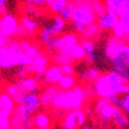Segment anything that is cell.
<instances>
[{
  "label": "cell",
  "instance_id": "obj_12",
  "mask_svg": "<svg viewBox=\"0 0 129 129\" xmlns=\"http://www.w3.org/2000/svg\"><path fill=\"white\" fill-rule=\"evenodd\" d=\"M77 122V110L66 113L61 119L60 129H78Z\"/></svg>",
  "mask_w": 129,
  "mask_h": 129
},
{
  "label": "cell",
  "instance_id": "obj_13",
  "mask_svg": "<svg viewBox=\"0 0 129 129\" xmlns=\"http://www.w3.org/2000/svg\"><path fill=\"white\" fill-rule=\"evenodd\" d=\"M4 91L15 102V104H17V102L26 93V92H24V91L21 89V87L18 85L17 82L7 84V85L4 87Z\"/></svg>",
  "mask_w": 129,
  "mask_h": 129
},
{
  "label": "cell",
  "instance_id": "obj_20",
  "mask_svg": "<svg viewBox=\"0 0 129 129\" xmlns=\"http://www.w3.org/2000/svg\"><path fill=\"white\" fill-rule=\"evenodd\" d=\"M81 129H92V128H91L89 125H84V126L81 127Z\"/></svg>",
  "mask_w": 129,
  "mask_h": 129
},
{
  "label": "cell",
  "instance_id": "obj_18",
  "mask_svg": "<svg viewBox=\"0 0 129 129\" xmlns=\"http://www.w3.org/2000/svg\"><path fill=\"white\" fill-rule=\"evenodd\" d=\"M113 15L115 17V19L118 23H120L124 18V14L121 12V10H113Z\"/></svg>",
  "mask_w": 129,
  "mask_h": 129
},
{
  "label": "cell",
  "instance_id": "obj_15",
  "mask_svg": "<svg viewBox=\"0 0 129 129\" xmlns=\"http://www.w3.org/2000/svg\"><path fill=\"white\" fill-rule=\"evenodd\" d=\"M0 129H11L10 128V115L0 112Z\"/></svg>",
  "mask_w": 129,
  "mask_h": 129
},
{
  "label": "cell",
  "instance_id": "obj_10",
  "mask_svg": "<svg viewBox=\"0 0 129 129\" xmlns=\"http://www.w3.org/2000/svg\"><path fill=\"white\" fill-rule=\"evenodd\" d=\"M15 102L5 92H0V112L6 113L8 115H11L15 109Z\"/></svg>",
  "mask_w": 129,
  "mask_h": 129
},
{
  "label": "cell",
  "instance_id": "obj_19",
  "mask_svg": "<svg viewBox=\"0 0 129 129\" xmlns=\"http://www.w3.org/2000/svg\"><path fill=\"white\" fill-rule=\"evenodd\" d=\"M7 4V0H0V7L1 8H5Z\"/></svg>",
  "mask_w": 129,
  "mask_h": 129
},
{
  "label": "cell",
  "instance_id": "obj_11",
  "mask_svg": "<svg viewBox=\"0 0 129 129\" xmlns=\"http://www.w3.org/2000/svg\"><path fill=\"white\" fill-rule=\"evenodd\" d=\"M112 122L117 128L124 129L129 126V117L119 107L115 106V112H114V116H113Z\"/></svg>",
  "mask_w": 129,
  "mask_h": 129
},
{
  "label": "cell",
  "instance_id": "obj_17",
  "mask_svg": "<svg viewBox=\"0 0 129 129\" xmlns=\"http://www.w3.org/2000/svg\"><path fill=\"white\" fill-rule=\"evenodd\" d=\"M87 120V116L85 115V113L82 109H79L77 110V122H78V126L79 127H82L85 125Z\"/></svg>",
  "mask_w": 129,
  "mask_h": 129
},
{
  "label": "cell",
  "instance_id": "obj_24",
  "mask_svg": "<svg viewBox=\"0 0 129 129\" xmlns=\"http://www.w3.org/2000/svg\"><path fill=\"white\" fill-rule=\"evenodd\" d=\"M34 129H38V128H34Z\"/></svg>",
  "mask_w": 129,
  "mask_h": 129
},
{
  "label": "cell",
  "instance_id": "obj_4",
  "mask_svg": "<svg viewBox=\"0 0 129 129\" xmlns=\"http://www.w3.org/2000/svg\"><path fill=\"white\" fill-rule=\"evenodd\" d=\"M90 55L94 73L100 79L116 76L118 72L116 55H114L111 51L106 53H94Z\"/></svg>",
  "mask_w": 129,
  "mask_h": 129
},
{
  "label": "cell",
  "instance_id": "obj_2",
  "mask_svg": "<svg viewBox=\"0 0 129 129\" xmlns=\"http://www.w3.org/2000/svg\"><path fill=\"white\" fill-rule=\"evenodd\" d=\"M30 58L19 45L18 40L10 39L8 43L0 48V70H13L18 66H29Z\"/></svg>",
  "mask_w": 129,
  "mask_h": 129
},
{
  "label": "cell",
  "instance_id": "obj_14",
  "mask_svg": "<svg viewBox=\"0 0 129 129\" xmlns=\"http://www.w3.org/2000/svg\"><path fill=\"white\" fill-rule=\"evenodd\" d=\"M114 45L117 49H121L122 48V49L129 51V30L118 35Z\"/></svg>",
  "mask_w": 129,
  "mask_h": 129
},
{
  "label": "cell",
  "instance_id": "obj_16",
  "mask_svg": "<svg viewBox=\"0 0 129 129\" xmlns=\"http://www.w3.org/2000/svg\"><path fill=\"white\" fill-rule=\"evenodd\" d=\"M117 107H119V108L125 113V114L129 117V93L125 94V96L121 100L120 104H119Z\"/></svg>",
  "mask_w": 129,
  "mask_h": 129
},
{
  "label": "cell",
  "instance_id": "obj_25",
  "mask_svg": "<svg viewBox=\"0 0 129 129\" xmlns=\"http://www.w3.org/2000/svg\"><path fill=\"white\" fill-rule=\"evenodd\" d=\"M125 1H126V0H125Z\"/></svg>",
  "mask_w": 129,
  "mask_h": 129
},
{
  "label": "cell",
  "instance_id": "obj_7",
  "mask_svg": "<svg viewBox=\"0 0 129 129\" xmlns=\"http://www.w3.org/2000/svg\"><path fill=\"white\" fill-rule=\"evenodd\" d=\"M17 105L25 106L32 115H35L41 108V101L39 95L36 93H25L17 102Z\"/></svg>",
  "mask_w": 129,
  "mask_h": 129
},
{
  "label": "cell",
  "instance_id": "obj_22",
  "mask_svg": "<svg viewBox=\"0 0 129 129\" xmlns=\"http://www.w3.org/2000/svg\"><path fill=\"white\" fill-rule=\"evenodd\" d=\"M126 2H128V3H129V0H126Z\"/></svg>",
  "mask_w": 129,
  "mask_h": 129
},
{
  "label": "cell",
  "instance_id": "obj_6",
  "mask_svg": "<svg viewBox=\"0 0 129 129\" xmlns=\"http://www.w3.org/2000/svg\"><path fill=\"white\" fill-rule=\"evenodd\" d=\"M33 115L23 105H17L13 113L10 115L11 129H32Z\"/></svg>",
  "mask_w": 129,
  "mask_h": 129
},
{
  "label": "cell",
  "instance_id": "obj_8",
  "mask_svg": "<svg viewBox=\"0 0 129 129\" xmlns=\"http://www.w3.org/2000/svg\"><path fill=\"white\" fill-rule=\"evenodd\" d=\"M114 112H115V106L111 105L108 102V104L102 110H100L98 113H95V115L98 116V120L103 125H108L110 122H112Z\"/></svg>",
  "mask_w": 129,
  "mask_h": 129
},
{
  "label": "cell",
  "instance_id": "obj_23",
  "mask_svg": "<svg viewBox=\"0 0 129 129\" xmlns=\"http://www.w3.org/2000/svg\"><path fill=\"white\" fill-rule=\"evenodd\" d=\"M59 1H60V2H62V1H63V0H59Z\"/></svg>",
  "mask_w": 129,
  "mask_h": 129
},
{
  "label": "cell",
  "instance_id": "obj_1",
  "mask_svg": "<svg viewBox=\"0 0 129 129\" xmlns=\"http://www.w3.org/2000/svg\"><path fill=\"white\" fill-rule=\"evenodd\" d=\"M118 32L113 25H102L99 28L93 29L87 35L86 45L89 47L90 54L110 52L111 47L114 45Z\"/></svg>",
  "mask_w": 129,
  "mask_h": 129
},
{
  "label": "cell",
  "instance_id": "obj_5",
  "mask_svg": "<svg viewBox=\"0 0 129 129\" xmlns=\"http://www.w3.org/2000/svg\"><path fill=\"white\" fill-rule=\"evenodd\" d=\"M19 26V19L12 13L5 12L0 17V48L5 46L12 37L17 35Z\"/></svg>",
  "mask_w": 129,
  "mask_h": 129
},
{
  "label": "cell",
  "instance_id": "obj_21",
  "mask_svg": "<svg viewBox=\"0 0 129 129\" xmlns=\"http://www.w3.org/2000/svg\"><path fill=\"white\" fill-rule=\"evenodd\" d=\"M5 12H4V8H1V7H0V17H1V15L2 14H4Z\"/></svg>",
  "mask_w": 129,
  "mask_h": 129
},
{
  "label": "cell",
  "instance_id": "obj_3",
  "mask_svg": "<svg viewBox=\"0 0 129 129\" xmlns=\"http://www.w3.org/2000/svg\"><path fill=\"white\" fill-rule=\"evenodd\" d=\"M80 30L81 27L78 18L73 12H70L62 18L57 29L45 35V40L50 44H59L67 38H76Z\"/></svg>",
  "mask_w": 129,
  "mask_h": 129
},
{
  "label": "cell",
  "instance_id": "obj_9",
  "mask_svg": "<svg viewBox=\"0 0 129 129\" xmlns=\"http://www.w3.org/2000/svg\"><path fill=\"white\" fill-rule=\"evenodd\" d=\"M33 126L38 129H49L51 119L46 112H37L33 115Z\"/></svg>",
  "mask_w": 129,
  "mask_h": 129
}]
</instances>
